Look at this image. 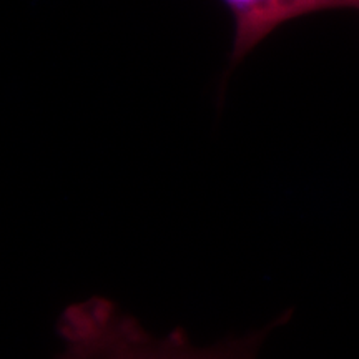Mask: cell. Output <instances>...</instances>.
<instances>
[{
  "mask_svg": "<svg viewBox=\"0 0 359 359\" xmlns=\"http://www.w3.org/2000/svg\"><path fill=\"white\" fill-rule=\"evenodd\" d=\"M285 313L262 330L195 346L183 327L154 336L114 302L100 296L74 303L57 323L62 349L55 359H257L269 331L290 320Z\"/></svg>",
  "mask_w": 359,
  "mask_h": 359,
  "instance_id": "cell-1",
  "label": "cell"
},
{
  "mask_svg": "<svg viewBox=\"0 0 359 359\" xmlns=\"http://www.w3.org/2000/svg\"><path fill=\"white\" fill-rule=\"evenodd\" d=\"M233 17V48L228 74L286 22L326 11H358L359 0H222Z\"/></svg>",
  "mask_w": 359,
  "mask_h": 359,
  "instance_id": "cell-2",
  "label": "cell"
}]
</instances>
